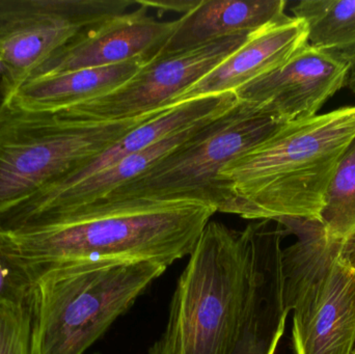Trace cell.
Masks as SVG:
<instances>
[{
	"mask_svg": "<svg viewBox=\"0 0 355 354\" xmlns=\"http://www.w3.org/2000/svg\"><path fill=\"white\" fill-rule=\"evenodd\" d=\"M216 212L198 202L105 197L6 233L28 267L85 259L168 267L189 257Z\"/></svg>",
	"mask_w": 355,
	"mask_h": 354,
	"instance_id": "obj_1",
	"label": "cell"
},
{
	"mask_svg": "<svg viewBox=\"0 0 355 354\" xmlns=\"http://www.w3.org/2000/svg\"><path fill=\"white\" fill-rule=\"evenodd\" d=\"M355 135V106L283 125L220 172L223 213L245 220H319L340 156Z\"/></svg>",
	"mask_w": 355,
	"mask_h": 354,
	"instance_id": "obj_2",
	"label": "cell"
},
{
	"mask_svg": "<svg viewBox=\"0 0 355 354\" xmlns=\"http://www.w3.org/2000/svg\"><path fill=\"white\" fill-rule=\"evenodd\" d=\"M166 268L97 259L29 267L33 354H85Z\"/></svg>",
	"mask_w": 355,
	"mask_h": 354,
	"instance_id": "obj_3",
	"label": "cell"
},
{
	"mask_svg": "<svg viewBox=\"0 0 355 354\" xmlns=\"http://www.w3.org/2000/svg\"><path fill=\"white\" fill-rule=\"evenodd\" d=\"M248 227L210 220L178 281L168 322L149 354H231L248 293Z\"/></svg>",
	"mask_w": 355,
	"mask_h": 354,
	"instance_id": "obj_4",
	"label": "cell"
},
{
	"mask_svg": "<svg viewBox=\"0 0 355 354\" xmlns=\"http://www.w3.org/2000/svg\"><path fill=\"white\" fill-rule=\"evenodd\" d=\"M277 222L297 236L282 259L295 354H354L355 267L343 255L344 242L329 238L319 220Z\"/></svg>",
	"mask_w": 355,
	"mask_h": 354,
	"instance_id": "obj_5",
	"label": "cell"
},
{
	"mask_svg": "<svg viewBox=\"0 0 355 354\" xmlns=\"http://www.w3.org/2000/svg\"><path fill=\"white\" fill-rule=\"evenodd\" d=\"M162 110L116 122L91 123L67 110L0 108V214L76 170Z\"/></svg>",
	"mask_w": 355,
	"mask_h": 354,
	"instance_id": "obj_6",
	"label": "cell"
},
{
	"mask_svg": "<svg viewBox=\"0 0 355 354\" xmlns=\"http://www.w3.org/2000/svg\"><path fill=\"white\" fill-rule=\"evenodd\" d=\"M283 125L237 100L189 143L106 197L198 202L223 213L230 193L220 180L221 170Z\"/></svg>",
	"mask_w": 355,
	"mask_h": 354,
	"instance_id": "obj_7",
	"label": "cell"
},
{
	"mask_svg": "<svg viewBox=\"0 0 355 354\" xmlns=\"http://www.w3.org/2000/svg\"><path fill=\"white\" fill-rule=\"evenodd\" d=\"M135 4L137 0H0V108L10 105L56 51Z\"/></svg>",
	"mask_w": 355,
	"mask_h": 354,
	"instance_id": "obj_8",
	"label": "cell"
},
{
	"mask_svg": "<svg viewBox=\"0 0 355 354\" xmlns=\"http://www.w3.org/2000/svg\"><path fill=\"white\" fill-rule=\"evenodd\" d=\"M250 35H231L187 51L154 56L121 87L64 110L77 120L107 123L172 107L179 96L239 49Z\"/></svg>",
	"mask_w": 355,
	"mask_h": 354,
	"instance_id": "obj_9",
	"label": "cell"
},
{
	"mask_svg": "<svg viewBox=\"0 0 355 354\" xmlns=\"http://www.w3.org/2000/svg\"><path fill=\"white\" fill-rule=\"evenodd\" d=\"M349 64L310 44L283 66L234 91L238 101L254 106L282 124L317 116L323 104L346 85Z\"/></svg>",
	"mask_w": 355,
	"mask_h": 354,
	"instance_id": "obj_10",
	"label": "cell"
},
{
	"mask_svg": "<svg viewBox=\"0 0 355 354\" xmlns=\"http://www.w3.org/2000/svg\"><path fill=\"white\" fill-rule=\"evenodd\" d=\"M137 4L139 8L80 33L42 64L28 81L135 58L151 60L174 33L177 20H156L144 0H137Z\"/></svg>",
	"mask_w": 355,
	"mask_h": 354,
	"instance_id": "obj_11",
	"label": "cell"
},
{
	"mask_svg": "<svg viewBox=\"0 0 355 354\" xmlns=\"http://www.w3.org/2000/svg\"><path fill=\"white\" fill-rule=\"evenodd\" d=\"M271 220L248 224L250 245L248 293L239 333L231 354H275L285 332L283 249L288 234Z\"/></svg>",
	"mask_w": 355,
	"mask_h": 354,
	"instance_id": "obj_12",
	"label": "cell"
},
{
	"mask_svg": "<svg viewBox=\"0 0 355 354\" xmlns=\"http://www.w3.org/2000/svg\"><path fill=\"white\" fill-rule=\"evenodd\" d=\"M308 44V27L286 16L248 35L245 43L173 102L172 106L208 96L234 93L283 66Z\"/></svg>",
	"mask_w": 355,
	"mask_h": 354,
	"instance_id": "obj_13",
	"label": "cell"
},
{
	"mask_svg": "<svg viewBox=\"0 0 355 354\" xmlns=\"http://www.w3.org/2000/svg\"><path fill=\"white\" fill-rule=\"evenodd\" d=\"M285 0H200L177 20V27L155 56L194 49L231 35L252 33L285 18Z\"/></svg>",
	"mask_w": 355,
	"mask_h": 354,
	"instance_id": "obj_14",
	"label": "cell"
},
{
	"mask_svg": "<svg viewBox=\"0 0 355 354\" xmlns=\"http://www.w3.org/2000/svg\"><path fill=\"white\" fill-rule=\"evenodd\" d=\"M148 60L144 57L135 58L112 66L85 69L27 81L17 91L10 105L27 112L67 109L121 87L139 72Z\"/></svg>",
	"mask_w": 355,
	"mask_h": 354,
	"instance_id": "obj_15",
	"label": "cell"
},
{
	"mask_svg": "<svg viewBox=\"0 0 355 354\" xmlns=\"http://www.w3.org/2000/svg\"><path fill=\"white\" fill-rule=\"evenodd\" d=\"M308 27V43L340 51L355 45V0H302L291 8Z\"/></svg>",
	"mask_w": 355,
	"mask_h": 354,
	"instance_id": "obj_16",
	"label": "cell"
},
{
	"mask_svg": "<svg viewBox=\"0 0 355 354\" xmlns=\"http://www.w3.org/2000/svg\"><path fill=\"white\" fill-rule=\"evenodd\" d=\"M319 222L334 240L346 242L355 235V135L331 175Z\"/></svg>",
	"mask_w": 355,
	"mask_h": 354,
	"instance_id": "obj_17",
	"label": "cell"
},
{
	"mask_svg": "<svg viewBox=\"0 0 355 354\" xmlns=\"http://www.w3.org/2000/svg\"><path fill=\"white\" fill-rule=\"evenodd\" d=\"M33 274L10 235L0 230V306L31 308Z\"/></svg>",
	"mask_w": 355,
	"mask_h": 354,
	"instance_id": "obj_18",
	"label": "cell"
},
{
	"mask_svg": "<svg viewBox=\"0 0 355 354\" xmlns=\"http://www.w3.org/2000/svg\"><path fill=\"white\" fill-rule=\"evenodd\" d=\"M0 354H33L29 308L0 306Z\"/></svg>",
	"mask_w": 355,
	"mask_h": 354,
	"instance_id": "obj_19",
	"label": "cell"
},
{
	"mask_svg": "<svg viewBox=\"0 0 355 354\" xmlns=\"http://www.w3.org/2000/svg\"><path fill=\"white\" fill-rule=\"evenodd\" d=\"M150 8L158 10V14L162 16L166 12H178L185 15L193 10L200 0H170V1H153V0H144Z\"/></svg>",
	"mask_w": 355,
	"mask_h": 354,
	"instance_id": "obj_20",
	"label": "cell"
},
{
	"mask_svg": "<svg viewBox=\"0 0 355 354\" xmlns=\"http://www.w3.org/2000/svg\"><path fill=\"white\" fill-rule=\"evenodd\" d=\"M333 53L337 54L338 56L343 58L349 64L346 85L355 95V45L352 47L346 48V49L340 50V51L333 52Z\"/></svg>",
	"mask_w": 355,
	"mask_h": 354,
	"instance_id": "obj_21",
	"label": "cell"
},
{
	"mask_svg": "<svg viewBox=\"0 0 355 354\" xmlns=\"http://www.w3.org/2000/svg\"><path fill=\"white\" fill-rule=\"evenodd\" d=\"M4 69L3 64H2L1 60H0V85H1V79L2 76H3Z\"/></svg>",
	"mask_w": 355,
	"mask_h": 354,
	"instance_id": "obj_22",
	"label": "cell"
},
{
	"mask_svg": "<svg viewBox=\"0 0 355 354\" xmlns=\"http://www.w3.org/2000/svg\"><path fill=\"white\" fill-rule=\"evenodd\" d=\"M354 353H355V349H354Z\"/></svg>",
	"mask_w": 355,
	"mask_h": 354,
	"instance_id": "obj_23",
	"label": "cell"
},
{
	"mask_svg": "<svg viewBox=\"0 0 355 354\" xmlns=\"http://www.w3.org/2000/svg\"><path fill=\"white\" fill-rule=\"evenodd\" d=\"M354 354H355V353H354Z\"/></svg>",
	"mask_w": 355,
	"mask_h": 354,
	"instance_id": "obj_24",
	"label": "cell"
}]
</instances>
